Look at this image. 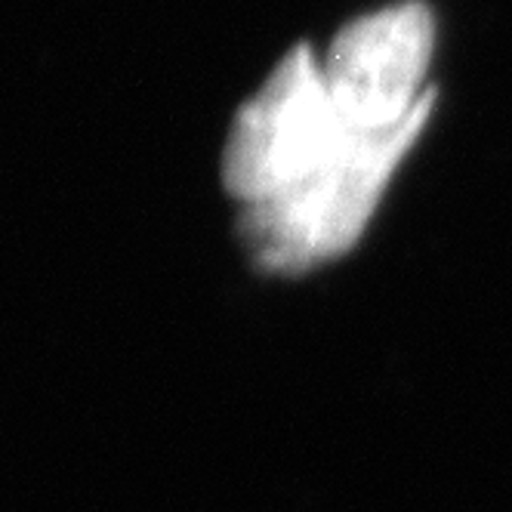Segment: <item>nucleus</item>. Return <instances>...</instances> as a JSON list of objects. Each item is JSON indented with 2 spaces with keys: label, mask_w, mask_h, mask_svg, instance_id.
Instances as JSON below:
<instances>
[{
  "label": "nucleus",
  "mask_w": 512,
  "mask_h": 512,
  "mask_svg": "<svg viewBox=\"0 0 512 512\" xmlns=\"http://www.w3.org/2000/svg\"><path fill=\"white\" fill-rule=\"evenodd\" d=\"M423 124L417 118L389 133H358L300 186L244 207L241 232L256 263L269 272H303L346 253Z\"/></svg>",
  "instance_id": "f257e3e1"
},
{
  "label": "nucleus",
  "mask_w": 512,
  "mask_h": 512,
  "mask_svg": "<svg viewBox=\"0 0 512 512\" xmlns=\"http://www.w3.org/2000/svg\"><path fill=\"white\" fill-rule=\"evenodd\" d=\"M361 130L349 127L331 99L312 47L290 50L232 127L226 186L244 204H263L300 186Z\"/></svg>",
  "instance_id": "f03ea898"
},
{
  "label": "nucleus",
  "mask_w": 512,
  "mask_h": 512,
  "mask_svg": "<svg viewBox=\"0 0 512 512\" xmlns=\"http://www.w3.org/2000/svg\"><path fill=\"white\" fill-rule=\"evenodd\" d=\"M432 47L435 22L420 0L340 28L324 62V81L343 121L361 133H389L429 118L435 105V90L426 87Z\"/></svg>",
  "instance_id": "7ed1b4c3"
}]
</instances>
